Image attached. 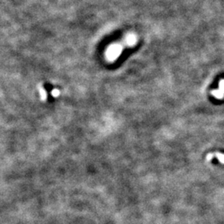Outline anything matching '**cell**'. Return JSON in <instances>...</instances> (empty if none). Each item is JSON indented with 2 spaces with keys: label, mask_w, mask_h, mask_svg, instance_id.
Instances as JSON below:
<instances>
[{
  "label": "cell",
  "mask_w": 224,
  "mask_h": 224,
  "mask_svg": "<svg viewBox=\"0 0 224 224\" xmlns=\"http://www.w3.org/2000/svg\"><path fill=\"white\" fill-rule=\"evenodd\" d=\"M214 157L217 158V159H218L221 163L224 164V154H221V153L209 154L208 155V157H207V159H208V160H211V159H212L213 158H214Z\"/></svg>",
  "instance_id": "7a4b0ae2"
},
{
  "label": "cell",
  "mask_w": 224,
  "mask_h": 224,
  "mask_svg": "<svg viewBox=\"0 0 224 224\" xmlns=\"http://www.w3.org/2000/svg\"><path fill=\"white\" fill-rule=\"evenodd\" d=\"M212 94L215 98L217 99H223L224 97V79L223 80H221L220 82H219V86H218V88L215 91L212 92Z\"/></svg>",
  "instance_id": "6da1fadb"
},
{
  "label": "cell",
  "mask_w": 224,
  "mask_h": 224,
  "mask_svg": "<svg viewBox=\"0 0 224 224\" xmlns=\"http://www.w3.org/2000/svg\"><path fill=\"white\" fill-rule=\"evenodd\" d=\"M52 94H53V95H55V96H57V95H59V92L57 91V90H55L54 92H52Z\"/></svg>",
  "instance_id": "3957f363"
}]
</instances>
